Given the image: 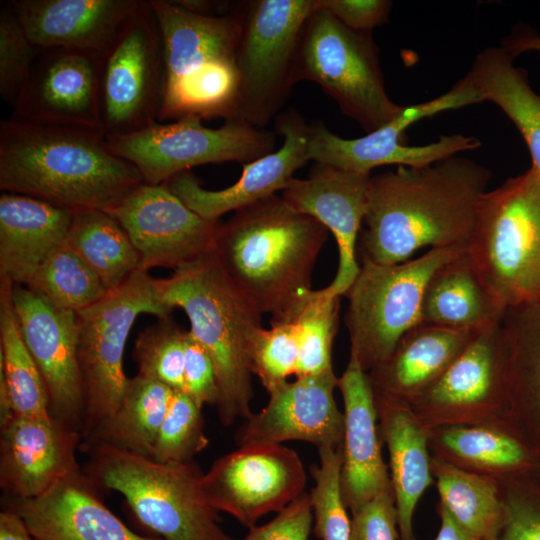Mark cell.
Listing matches in <instances>:
<instances>
[{
    "mask_svg": "<svg viewBox=\"0 0 540 540\" xmlns=\"http://www.w3.org/2000/svg\"><path fill=\"white\" fill-rule=\"evenodd\" d=\"M490 179L486 167L456 155L371 176L361 259L392 265L425 247L467 248Z\"/></svg>",
    "mask_w": 540,
    "mask_h": 540,
    "instance_id": "6da1fadb",
    "label": "cell"
},
{
    "mask_svg": "<svg viewBox=\"0 0 540 540\" xmlns=\"http://www.w3.org/2000/svg\"><path fill=\"white\" fill-rule=\"evenodd\" d=\"M144 182L101 131L15 118L0 123V189L69 209L106 210Z\"/></svg>",
    "mask_w": 540,
    "mask_h": 540,
    "instance_id": "7a4b0ae2",
    "label": "cell"
},
{
    "mask_svg": "<svg viewBox=\"0 0 540 540\" xmlns=\"http://www.w3.org/2000/svg\"><path fill=\"white\" fill-rule=\"evenodd\" d=\"M328 230L273 195L219 225L215 253L229 279L271 322L289 319L311 288Z\"/></svg>",
    "mask_w": 540,
    "mask_h": 540,
    "instance_id": "3957f363",
    "label": "cell"
},
{
    "mask_svg": "<svg viewBox=\"0 0 540 540\" xmlns=\"http://www.w3.org/2000/svg\"><path fill=\"white\" fill-rule=\"evenodd\" d=\"M158 299L181 308L189 332L210 356L217 378L220 423L231 426L252 415L254 396L250 343L262 326L260 314L234 286L215 249L185 264L166 279H156Z\"/></svg>",
    "mask_w": 540,
    "mask_h": 540,
    "instance_id": "277c9868",
    "label": "cell"
},
{
    "mask_svg": "<svg viewBox=\"0 0 540 540\" xmlns=\"http://www.w3.org/2000/svg\"><path fill=\"white\" fill-rule=\"evenodd\" d=\"M161 32L164 85L159 122L234 119L239 93L237 12L204 16L175 1L148 0Z\"/></svg>",
    "mask_w": 540,
    "mask_h": 540,
    "instance_id": "5b68a950",
    "label": "cell"
},
{
    "mask_svg": "<svg viewBox=\"0 0 540 540\" xmlns=\"http://www.w3.org/2000/svg\"><path fill=\"white\" fill-rule=\"evenodd\" d=\"M88 451L84 473L98 488L119 492L136 520L158 538L233 540L204 496V473L194 460L160 463L104 444Z\"/></svg>",
    "mask_w": 540,
    "mask_h": 540,
    "instance_id": "8992f818",
    "label": "cell"
},
{
    "mask_svg": "<svg viewBox=\"0 0 540 540\" xmlns=\"http://www.w3.org/2000/svg\"><path fill=\"white\" fill-rule=\"evenodd\" d=\"M466 254L503 312L540 298V177L531 167L482 196Z\"/></svg>",
    "mask_w": 540,
    "mask_h": 540,
    "instance_id": "52a82bcc",
    "label": "cell"
},
{
    "mask_svg": "<svg viewBox=\"0 0 540 540\" xmlns=\"http://www.w3.org/2000/svg\"><path fill=\"white\" fill-rule=\"evenodd\" d=\"M466 248H433L415 259L383 265L361 259L345 293L350 355L369 372L384 362L399 340L421 323L424 292L432 275Z\"/></svg>",
    "mask_w": 540,
    "mask_h": 540,
    "instance_id": "ba28073f",
    "label": "cell"
},
{
    "mask_svg": "<svg viewBox=\"0 0 540 540\" xmlns=\"http://www.w3.org/2000/svg\"><path fill=\"white\" fill-rule=\"evenodd\" d=\"M295 77L317 83L367 133L404 108L387 95L371 32L348 28L321 5L304 29Z\"/></svg>",
    "mask_w": 540,
    "mask_h": 540,
    "instance_id": "9c48e42d",
    "label": "cell"
},
{
    "mask_svg": "<svg viewBox=\"0 0 540 540\" xmlns=\"http://www.w3.org/2000/svg\"><path fill=\"white\" fill-rule=\"evenodd\" d=\"M172 309L157 297L156 279L142 268L95 304L77 312L78 362L85 410L81 442L118 408L128 379L123 356L138 315L170 316Z\"/></svg>",
    "mask_w": 540,
    "mask_h": 540,
    "instance_id": "30bf717a",
    "label": "cell"
},
{
    "mask_svg": "<svg viewBox=\"0 0 540 540\" xmlns=\"http://www.w3.org/2000/svg\"><path fill=\"white\" fill-rule=\"evenodd\" d=\"M320 0H257L238 13L239 93L235 119L263 128L277 117L297 83L304 29Z\"/></svg>",
    "mask_w": 540,
    "mask_h": 540,
    "instance_id": "8fae6325",
    "label": "cell"
},
{
    "mask_svg": "<svg viewBox=\"0 0 540 540\" xmlns=\"http://www.w3.org/2000/svg\"><path fill=\"white\" fill-rule=\"evenodd\" d=\"M202 120L187 116L156 121L135 132L105 136L109 149L134 165L145 183L153 185L195 166L228 161L244 165L273 152V131L239 119L208 128Z\"/></svg>",
    "mask_w": 540,
    "mask_h": 540,
    "instance_id": "7c38bea8",
    "label": "cell"
},
{
    "mask_svg": "<svg viewBox=\"0 0 540 540\" xmlns=\"http://www.w3.org/2000/svg\"><path fill=\"white\" fill-rule=\"evenodd\" d=\"M483 101L477 88L465 76L451 90L433 100L404 106L392 121L360 138L339 137L323 123L316 122L309 125L308 157L315 163L368 174L384 165L427 166L476 149L481 143L474 137L453 134L441 136L427 145L409 146L405 144V131L421 119Z\"/></svg>",
    "mask_w": 540,
    "mask_h": 540,
    "instance_id": "4fadbf2b",
    "label": "cell"
},
{
    "mask_svg": "<svg viewBox=\"0 0 540 540\" xmlns=\"http://www.w3.org/2000/svg\"><path fill=\"white\" fill-rule=\"evenodd\" d=\"M99 106L105 135L128 134L156 121L162 103L164 50L148 1L140 0L99 57Z\"/></svg>",
    "mask_w": 540,
    "mask_h": 540,
    "instance_id": "5bb4252c",
    "label": "cell"
},
{
    "mask_svg": "<svg viewBox=\"0 0 540 540\" xmlns=\"http://www.w3.org/2000/svg\"><path fill=\"white\" fill-rule=\"evenodd\" d=\"M410 409L429 432L459 425H499L511 429L501 322L480 330Z\"/></svg>",
    "mask_w": 540,
    "mask_h": 540,
    "instance_id": "9a60e30c",
    "label": "cell"
},
{
    "mask_svg": "<svg viewBox=\"0 0 540 540\" xmlns=\"http://www.w3.org/2000/svg\"><path fill=\"white\" fill-rule=\"evenodd\" d=\"M306 480L296 451L282 444L250 442L216 459L203 475L202 490L211 507L250 529L302 495Z\"/></svg>",
    "mask_w": 540,
    "mask_h": 540,
    "instance_id": "2e32d148",
    "label": "cell"
},
{
    "mask_svg": "<svg viewBox=\"0 0 540 540\" xmlns=\"http://www.w3.org/2000/svg\"><path fill=\"white\" fill-rule=\"evenodd\" d=\"M104 211L126 232L147 271L176 270L216 247L220 223L191 210L166 183L142 182Z\"/></svg>",
    "mask_w": 540,
    "mask_h": 540,
    "instance_id": "e0dca14e",
    "label": "cell"
},
{
    "mask_svg": "<svg viewBox=\"0 0 540 540\" xmlns=\"http://www.w3.org/2000/svg\"><path fill=\"white\" fill-rule=\"evenodd\" d=\"M11 298L23 340L44 380L50 414L81 433L85 398L77 313L23 285L13 284Z\"/></svg>",
    "mask_w": 540,
    "mask_h": 540,
    "instance_id": "ac0fdd59",
    "label": "cell"
},
{
    "mask_svg": "<svg viewBox=\"0 0 540 540\" xmlns=\"http://www.w3.org/2000/svg\"><path fill=\"white\" fill-rule=\"evenodd\" d=\"M99 58L70 49H38L12 118L102 132Z\"/></svg>",
    "mask_w": 540,
    "mask_h": 540,
    "instance_id": "d6986e66",
    "label": "cell"
},
{
    "mask_svg": "<svg viewBox=\"0 0 540 540\" xmlns=\"http://www.w3.org/2000/svg\"><path fill=\"white\" fill-rule=\"evenodd\" d=\"M337 386L333 369L287 381L268 393L261 411L245 420L237 443L305 441L317 449L341 448L344 416L334 396Z\"/></svg>",
    "mask_w": 540,
    "mask_h": 540,
    "instance_id": "ffe728a7",
    "label": "cell"
},
{
    "mask_svg": "<svg viewBox=\"0 0 540 540\" xmlns=\"http://www.w3.org/2000/svg\"><path fill=\"white\" fill-rule=\"evenodd\" d=\"M276 133L283 137L280 148L243 165L239 179L221 190L203 188L191 173L182 172L166 185L191 210L209 221L238 211L283 191L294 173L309 160V124L295 110L276 117Z\"/></svg>",
    "mask_w": 540,
    "mask_h": 540,
    "instance_id": "44dd1931",
    "label": "cell"
},
{
    "mask_svg": "<svg viewBox=\"0 0 540 540\" xmlns=\"http://www.w3.org/2000/svg\"><path fill=\"white\" fill-rule=\"evenodd\" d=\"M370 177L315 163L307 178H293L281 193L291 207L317 220L335 237L338 268L329 287L339 296L345 295L360 270L357 247Z\"/></svg>",
    "mask_w": 540,
    "mask_h": 540,
    "instance_id": "7402d4cb",
    "label": "cell"
},
{
    "mask_svg": "<svg viewBox=\"0 0 540 540\" xmlns=\"http://www.w3.org/2000/svg\"><path fill=\"white\" fill-rule=\"evenodd\" d=\"M81 433L52 415L13 416L0 425V487L5 497L41 496L80 469Z\"/></svg>",
    "mask_w": 540,
    "mask_h": 540,
    "instance_id": "603a6c76",
    "label": "cell"
},
{
    "mask_svg": "<svg viewBox=\"0 0 540 540\" xmlns=\"http://www.w3.org/2000/svg\"><path fill=\"white\" fill-rule=\"evenodd\" d=\"M2 503L24 520L35 540H164L127 527L106 507L97 485L81 469L41 496H4Z\"/></svg>",
    "mask_w": 540,
    "mask_h": 540,
    "instance_id": "cb8c5ba5",
    "label": "cell"
},
{
    "mask_svg": "<svg viewBox=\"0 0 540 540\" xmlns=\"http://www.w3.org/2000/svg\"><path fill=\"white\" fill-rule=\"evenodd\" d=\"M337 388L344 406L341 492L352 514L375 497L393 492L382 455L373 390L367 372L353 355L338 378Z\"/></svg>",
    "mask_w": 540,
    "mask_h": 540,
    "instance_id": "d4e9b609",
    "label": "cell"
},
{
    "mask_svg": "<svg viewBox=\"0 0 540 540\" xmlns=\"http://www.w3.org/2000/svg\"><path fill=\"white\" fill-rule=\"evenodd\" d=\"M140 0H13L10 4L37 49H70L100 57Z\"/></svg>",
    "mask_w": 540,
    "mask_h": 540,
    "instance_id": "484cf974",
    "label": "cell"
},
{
    "mask_svg": "<svg viewBox=\"0 0 540 540\" xmlns=\"http://www.w3.org/2000/svg\"><path fill=\"white\" fill-rule=\"evenodd\" d=\"M480 330L420 323L397 343L390 356L367 372L376 406L410 408L462 353Z\"/></svg>",
    "mask_w": 540,
    "mask_h": 540,
    "instance_id": "4316f807",
    "label": "cell"
},
{
    "mask_svg": "<svg viewBox=\"0 0 540 540\" xmlns=\"http://www.w3.org/2000/svg\"><path fill=\"white\" fill-rule=\"evenodd\" d=\"M73 210L15 193L0 196V279L26 285L66 242Z\"/></svg>",
    "mask_w": 540,
    "mask_h": 540,
    "instance_id": "83f0119b",
    "label": "cell"
},
{
    "mask_svg": "<svg viewBox=\"0 0 540 540\" xmlns=\"http://www.w3.org/2000/svg\"><path fill=\"white\" fill-rule=\"evenodd\" d=\"M382 443L389 454V475L398 516L399 540H417L413 518L417 505L430 485L429 431L410 408L377 406Z\"/></svg>",
    "mask_w": 540,
    "mask_h": 540,
    "instance_id": "f1b7e54d",
    "label": "cell"
},
{
    "mask_svg": "<svg viewBox=\"0 0 540 540\" xmlns=\"http://www.w3.org/2000/svg\"><path fill=\"white\" fill-rule=\"evenodd\" d=\"M509 424L540 433V298L512 307L501 320Z\"/></svg>",
    "mask_w": 540,
    "mask_h": 540,
    "instance_id": "f546056e",
    "label": "cell"
},
{
    "mask_svg": "<svg viewBox=\"0 0 540 540\" xmlns=\"http://www.w3.org/2000/svg\"><path fill=\"white\" fill-rule=\"evenodd\" d=\"M431 455L497 481L520 479L533 464L528 445L509 427L459 425L429 432Z\"/></svg>",
    "mask_w": 540,
    "mask_h": 540,
    "instance_id": "4dcf8cb0",
    "label": "cell"
},
{
    "mask_svg": "<svg viewBox=\"0 0 540 540\" xmlns=\"http://www.w3.org/2000/svg\"><path fill=\"white\" fill-rule=\"evenodd\" d=\"M503 315L472 267L466 251L440 267L427 283L421 323L482 330L500 323Z\"/></svg>",
    "mask_w": 540,
    "mask_h": 540,
    "instance_id": "1f68e13d",
    "label": "cell"
},
{
    "mask_svg": "<svg viewBox=\"0 0 540 540\" xmlns=\"http://www.w3.org/2000/svg\"><path fill=\"white\" fill-rule=\"evenodd\" d=\"M515 58L501 47L485 49L466 77L484 101L496 104L514 123L529 150L531 168L540 177V95L531 87L527 71L515 66Z\"/></svg>",
    "mask_w": 540,
    "mask_h": 540,
    "instance_id": "d6a6232c",
    "label": "cell"
},
{
    "mask_svg": "<svg viewBox=\"0 0 540 540\" xmlns=\"http://www.w3.org/2000/svg\"><path fill=\"white\" fill-rule=\"evenodd\" d=\"M173 391L139 374L129 378L116 411L81 442V447L88 450L104 444L152 458Z\"/></svg>",
    "mask_w": 540,
    "mask_h": 540,
    "instance_id": "836d02e7",
    "label": "cell"
},
{
    "mask_svg": "<svg viewBox=\"0 0 540 540\" xmlns=\"http://www.w3.org/2000/svg\"><path fill=\"white\" fill-rule=\"evenodd\" d=\"M431 472L439 503L478 540H494L505 522L500 482L434 456Z\"/></svg>",
    "mask_w": 540,
    "mask_h": 540,
    "instance_id": "e575fe53",
    "label": "cell"
},
{
    "mask_svg": "<svg viewBox=\"0 0 540 540\" xmlns=\"http://www.w3.org/2000/svg\"><path fill=\"white\" fill-rule=\"evenodd\" d=\"M67 243L95 271L108 291L140 269V256L119 223L101 209L74 211Z\"/></svg>",
    "mask_w": 540,
    "mask_h": 540,
    "instance_id": "d590c367",
    "label": "cell"
},
{
    "mask_svg": "<svg viewBox=\"0 0 540 540\" xmlns=\"http://www.w3.org/2000/svg\"><path fill=\"white\" fill-rule=\"evenodd\" d=\"M13 283L0 279V375L17 416H50L49 398L42 375L23 340L14 312Z\"/></svg>",
    "mask_w": 540,
    "mask_h": 540,
    "instance_id": "8d00e7d4",
    "label": "cell"
},
{
    "mask_svg": "<svg viewBox=\"0 0 540 540\" xmlns=\"http://www.w3.org/2000/svg\"><path fill=\"white\" fill-rule=\"evenodd\" d=\"M26 286L53 304L76 313L108 292L95 271L67 241L43 261Z\"/></svg>",
    "mask_w": 540,
    "mask_h": 540,
    "instance_id": "74e56055",
    "label": "cell"
},
{
    "mask_svg": "<svg viewBox=\"0 0 540 540\" xmlns=\"http://www.w3.org/2000/svg\"><path fill=\"white\" fill-rule=\"evenodd\" d=\"M340 297L329 285L320 290H312L288 319H293L298 327L296 377L333 369L332 347L338 325Z\"/></svg>",
    "mask_w": 540,
    "mask_h": 540,
    "instance_id": "f35d334b",
    "label": "cell"
},
{
    "mask_svg": "<svg viewBox=\"0 0 540 540\" xmlns=\"http://www.w3.org/2000/svg\"><path fill=\"white\" fill-rule=\"evenodd\" d=\"M185 331L169 317L145 328L137 337L133 357L138 374L185 392Z\"/></svg>",
    "mask_w": 540,
    "mask_h": 540,
    "instance_id": "ab89813d",
    "label": "cell"
},
{
    "mask_svg": "<svg viewBox=\"0 0 540 540\" xmlns=\"http://www.w3.org/2000/svg\"><path fill=\"white\" fill-rule=\"evenodd\" d=\"M319 464L311 467L314 487L309 496L313 532L321 540H350L351 519L341 492L342 447L318 449Z\"/></svg>",
    "mask_w": 540,
    "mask_h": 540,
    "instance_id": "60d3db41",
    "label": "cell"
},
{
    "mask_svg": "<svg viewBox=\"0 0 540 540\" xmlns=\"http://www.w3.org/2000/svg\"><path fill=\"white\" fill-rule=\"evenodd\" d=\"M201 409L185 392L173 391L153 449V460L189 462L207 447L209 440Z\"/></svg>",
    "mask_w": 540,
    "mask_h": 540,
    "instance_id": "b9f144b4",
    "label": "cell"
},
{
    "mask_svg": "<svg viewBox=\"0 0 540 540\" xmlns=\"http://www.w3.org/2000/svg\"><path fill=\"white\" fill-rule=\"evenodd\" d=\"M251 372L267 393L296 375L299 358L298 327L293 319L271 322L254 334L249 349Z\"/></svg>",
    "mask_w": 540,
    "mask_h": 540,
    "instance_id": "7bdbcfd3",
    "label": "cell"
},
{
    "mask_svg": "<svg viewBox=\"0 0 540 540\" xmlns=\"http://www.w3.org/2000/svg\"><path fill=\"white\" fill-rule=\"evenodd\" d=\"M11 6L0 11V95L14 106L37 55Z\"/></svg>",
    "mask_w": 540,
    "mask_h": 540,
    "instance_id": "ee69618b",
    "label": "cell"
},
{
    "mask_svg": "<svg viewBox=\"0 0 540 540\" xmlns=\"http://www.w3.org/2000/svg\"><path fill=\"white\" fill-rule=\"evenodd\" d=\"M500 486L505 522L494 540H540V494L520 479Z\"/></svg>",
    "mask_w": 540,
    "mask_h": 540,
    "instance_id": "f6af8a7d",
    "label": "cell"
},
{
    "mask_svg": "<svg viewBox=\"0 0 540 540\" xmlns=\"http://www.w3.org/2000/svg\"><path fill=\"white\" fill-rule=\"evenodd\" d=\"M185 393L200 407L215 405L218 384L213 362L203 346L189 331H185Z\"/></svg>",
    "mask_w": 540,
    "mask_h": 540,
    "instance_id": "bcb514c9",
    "label": "cell"
},
{
    "mask_svg": "<svg viewBox=\"0 0 540 540\" xmlns=\"http://www.w3.org/2000/svg\"><path fill=\"white\" fill-rule=\"evenodd\" d=\"M350 540H399L393 493L379 495L351 514Z\"/></svg>",
    "mask_w": 540,
    "mask_h": 540,
    "instance_id": "7dc6e473",
    "label": "cell"
},
{
    "mask_svg": "<svg viewBox=\"0 0 540 540\" xmlns=\"http://www.w3.org/2000/svg\"><path fill=\"white\" fill-rule=\"evenodd\" d=\"M312 524L310 496L304 492L271 521L250 528L242 540H308Z\"/></svg>",
    "mask_w": 540,
    "mask_h": 540,
    "instance_id": "c3c4849f",
    "label": "cell"
},
{
    "mask_svg": "<svg viewBox=\"0 0 540 540\" xmlns=\"http://www.w3.org/2000/svg\"><path fill=\"white\" fill-rule=\"evenodd\" d=\"M320 5L348 28L371 32L387 21L392 3L387 0H320Z\"/></svg>",
    "mask_w": 540,
    "mask_h": 540,
    "instance_id": "681fc988",
    "label": "cell"
},
{
    "mask_svg": "<svg viewBox=\"0 0 540 540\" xmlns=\"http://www.w3.org/2000/svg\"><path fill=\"white\" fill-rule=\"evenodd\" d=\"M0 540H35L24 520L14 511L0 513Z\"/></svg>",
    "mask_w": 540,
    "mask_h": 540,
    "instance_id": "f907efd6",
    "label": "cell"
},
{
    "mask_svg": "<svg viewBox=\"0 0 540 540\" xmlns=\"http://www.w3.org/2000/svg\"><path fill=\"white\" fill-rule=\"evenodd\" d=\"M501 48L516 57L525 52L540 53V34L528 30H518L503 41Z\"/></svg>",
    "mask_w": 540,
    "mask_h": 540,
    "instance_id": "816d5d0a",
    "label": "cell"
},
{
    "mask_svg": "<svg viewBox=\"0 0 540 540\" xmlns=\"http://www.w3.org/2000/svg\"><path fill=\"white\" fill-rule=\"evenodd\" d=\"M437 510L440 528L434 540H478L465 530L442 504L438 503Z\"/></svg>",
    "mask_w": 540,
    "mask_h": 540,
    "instance_id": "f5cc1de1",
    "label": "cell"
}]
</instances>
